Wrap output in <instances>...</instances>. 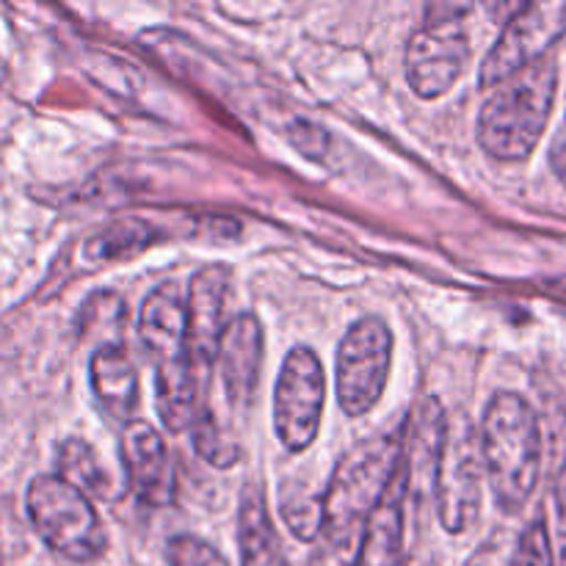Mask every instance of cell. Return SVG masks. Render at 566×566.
I'll use <instances>...</instances> for the list:
<instances>
[{
  "mask_svg": "<svg viewBox=\"0 0 566 566\" xmlns=\"http://www.w3.org/2000/svg\"><path fill=\"white\" fill-rule=\"evenodd\" d=\"M446 409L437 398H426L412 412V420L403 429L401 470L407 481V503L423 509L429 497H434V475L440 462L442 434H446Z\"/></svg>",
  "mask_w": 566,
  "mask_h": 566,
  "instance_id": "obj_11",
  "label": "cell"
},
{
  "mask_svg": "<svg viewBox=\"0 0 566 566\" xmlns=\"http://www.w3.org/2000/svg\"><path fill=\"white\" fill-rule=\"evenodd\" d=\"M392 365V332L376 315L348 326L337 348V401L348 418H363L385 396Z\"/></svg>",
  "mask_w": 566,
  "mask_h": 566,
  "instance_id": "obj_6",
  "label": "cell"
},
{
  "mask_svg": "<svg viewBox=\"0 0 566 566\" xmlns=\"http://www.w3.org/2000/svg\"><path fill=\"white\" fill-rule=\"evenodd\" d=\"M88 379L103 412L116 423L127 426L136 420L138 409V370L133 365L125 343L99 346L88 363Z\"/></svg>",
  "mask_w": 566,
  "mask_h": 566,
  "instance_id": "obj_15",
  "label": "cell"
},
{
  "mask_svg": "<svg viewBox=\"0 0 566 566\" xmlns=\"http://www.w3.org/2000/svg\"><path fill=\"white\" fill-rule=\"evenodd\" d=\"M191 437H193V451H197L205 462L213 464V468L227 470L238 462V457H241V446H238L235 437L219 423L213 409H210L197 426H193Z\"/></svg>",
  "mask_w": 566,
  "mask_h": 566,
  "instance_id": "obj_22",
  "label": "cell"
},
{
  "mask_svg": "<svg viewBox=\"0 0 566 566\" xmlns=\"http://www.w3.org/2000/svg\"><path fill=\"white\" fill-rule=\"evenodd\" d=\"M566 33V3H520L503 25L501 36L481 64V88H495L525 66L547 59L553 44Z\"/></svg>",
  "mask_w": 566,
  "mask_h": 566,
  "instance_id": "obj_8",
  "label": "cell"
},
{
  "mask_svg": "<svg viewBox=\"0 0 566 566\" xmlns=\"http://www.w3.org/2000/svg\"><path fill=\"white\" fill-rule=\"evenodd\" d=\"M208 390L210 370L197 368L188 354L171 363L155 365V409H158L160 423L171 434L191 431L210 412Z\"/></svg>",
  "mask_w": 566,
  "mask_h": 566,
  "instance_id": "obj_13",
  "label": "cell"
},
{
  "mask_svg": "<svg viewBox=\"0 0 566 566\" xmlns=\"http://www.w3.org/2000/svg\"><path fill=\"white\" fill-rule=\"evenodd\" d=\"M0 566H3V558H0Z\"/></svg>",
  "mask_w": 566,
  "mask_h": 566,
  "instance_id": "obj_28",
  "label": "cell"
},
{
  "mask_svg": "<svg viewBox=\"0 0 566 566\" xmlns=\"http://www.w3.org/2000/svg\"><path fill=\"white\" fill-rule=\"evenodd\" d=\"M484 481L479 431L464 415L448 418L434 475V503L448 534H464L479 520Z\"/></svg>",
  "mask_w": 566,
  "mask_h": 566,
  "instance_id": "obj_5",
  "label": "cell"
},
{
  "mask_svg": "<svg viewBox=\"0 0 566 566\" xmlns=\"http://www.w3.org/2000/svg\"><path fill=\"white\" fill-rule=\"evenodd\" d=\"M122 321H125V302L116 293H94L81 307V335L97 337V348L114 346L122 343Z\"/></svg>",
  "mask_w": 566,
  "mask_h": 566,
  "instance_id": "obj_21",
  "label": "cell"
},
{
  "mask_svg": "<svg viewBox=\"0 0 566 566\" xmlns=\"http://www.w3.org/2000/svg\"><path fill=\"white\" fill-rule=\"evenodd\" d=\"M553 551V566H566V470L556 481V547Z\"/></svg>",
  "mask_w": 566,
  "mask_h": 566,
  "instance_id": "obj_26",
  "label": "cell"
},
{
  "mask_svg": "<svg viewBox=\"0 0 566 566\" xmlns=\"http://www.w3.org/2000/svg\"><path fill=\"white\" fill-rule=\"evenodd\" d=\"M396 566H426V564L420 562V558H409V556H403L401 562H398Z\"/></svg>",
  "mask_w": 566,
  "mask_h": 566,
  "instance_id": "obj_27",
  "label": "cell"
},
{
  "mask_svg": "<svg viewBox=\"0 0 566 566\" xmlns=\"http://www.w3.org/2000/svg\"><path fill=\"white\" fill-rule=\"evenodd\" d=\"M169 566H230V562L199 536L180 534L169 542Z\"/></svg>",
  "mask_w": 566,
  "mask_h": 566,
  "instance_id": "obj_24",
  "label": "cell"
},
{
  "mask_svg": "<svg viewBox=\"0 0 566 566\" xmlns=\"http://www.w3.org/2000/svg\"><path fill=\"white\" fill-rule=\"evenodd\" d=\"M125 486L153 509H166L177 495L175 459L169 457L164 437L147 420H133L125 426L119 442Z\"/></svg>",
  "mask_w": 566,
  "mask_h": 566,
  "instance_id": "obj_9",
  "label": "cell"
},
{
  "mask_svg": "<svg viewBox=\"0 0 566 566\" xmlns=\"http://www.w3.org/2000/svg\"><path fill=\"white\" fill-rule=\"evenodd\" d=\"M551 536L545 520H536L523 534V566H553Z\"/></svg>",
  "mask_w": 566,
  "mask_h": 566,
  "instance_id": "obj_25",
  "label": "cell"
},
{
  "mask_svg": "<svg viewBox=\"0 0 566 566\" xmlns=\"http://www.w3.org/2000/svg\"><path fill=\"white\" fill-rule=\"evenodd\" d=\"M155 241V230L142 219H127L116 221V224L105 227L103 232H97L94 238H88L86 247H83V258L88 263H108V260H122L133 258L142 249H147Z\"/></svg>",
  "mask_w": 566,
  "mask_h": 566,
  "instance_id": "obj_20",
  "label": "cell"
},
{
  "mask_svg": "<svg viewBox=\"0 0 566 566\" xmlns=\"http://www.w3.org/2000/svg\"><path fill=\"white\" fill-rule=\"evenodd\" d=\"M470 11V3H434L426 9L423 28L409 36L403 53V72L418 97H442L462 77L470 61V36L464 28Z\"/></svg>",
  "mask_w": 566,
  "mask_h": 566,
  "instance_id": "obj_4",
  "label": "cell"
},
{
  "mask_svg": "<svg viewBox=\"0 0 566 566\" xmlns=\"http://www.w3.org/2000/svg\"><path fill=\"white\" fill-rule=\"evenodd\" d=\"M403 514H407V481H403L401 459H398L396 475L365 528L357 566H396L401 562Z\"/></svg>",
  "mask_w": 566,
  "mask_h": 566,
  "instance_id": "obj_16",
  "label": "cell"
},
{
  "mask_svg": "<svg viewBox=\"0 0 566 566\" xmlns=\"http://www.w3.org/2000/svg\"><path fill=\"white\" fill-rule=\"evenodd\" d=\"M484 479L497 509L517 514L534 495L542 473V431L534 407L517 392H497L479 429Z\"/></svg>",
  "mask_w": 566,
  "mask_h": 566,
  "instance_id": "obj_1",
  "label": "cell"
},
{
  "mask_svg": "<svg viewBox=\"0 0 566 566\" xmlns=\"http://www.w3.org/2000/svg\"><path fill=\"white\" fill-rule=\"evenodd\" d=\"M280 512L296 539L315 542L324 525V492H315L307 481H285L280 490Z\"/></svg>",
  "mask_w": 566,
  "mask_h": 566,
  "instance_id": "obj_19",
  "label": "cell"
},
{
  "mask_svg": "<svg viewBox=\"0 0 566 566\" xmlns=\"http://www.w3.org/2000/svg\"><path fill=\"white\" fill-rule=\"evenodd\" d=\"M232 274L227 265H205L191 280L188 307V340L186 352L197 368H216L221 332L227 326V298H230Z\"/></svg>",
  "mask_w": 566,
  "mask_h": 566,
  "instance_id": "obj_10",
  "label": "cell"
},
{
  "mask_svg": "<svg viewBox=\"0 0 566 566\" xmlns=\"http://www.w3.org/2000/svg\"><path fill=\"white\" fill-rule=\"evenodd\" d=\"M464 566H523V534L512 528H495Z\"/></svg>",
  "mask_w": 566,
  "mask_h": 566,
  "instance_id": "obj_23",
  "label": "cell"
},
{
  "mask_svg": "<svg viewBox=\"0 0 566 566\" xmlns=\"http://www.w3.org/2000/svg\"><path fill=\"white\" fill-rule=\"evenodd\" d=\"M556 86L558 70L553 59L536 61L495 86L479 114L481 149L503 164L528 158L551 122Z\"/></svg>",
  "mask_w": 566,
  "mask_h": 566,
  "instance_id": "obj_2",
  "label": "cell"
},
{
  "mask_svg": "<svg viewBox=\"0 0 566 566\" xmlns=\"http://www.w3.org/2000/svg\"><path fill=\"white\" fill-rule=\"evenodd\" d=\"M138 337L155 365L186 357L188 307L175 285H160L149 293L138 315Z\"/></svg>",
  "mask_w": 566,
  "mask_h": 566,
  "instance_id": "obj_14",
  "label": "cell"
},
{
  "mask_svg": "<svg viewBox=\"0 0 566 566\" xmlns=\"http://www.w3.org/2000/svg\"><path fill=\"white\" fill-rule=\"evenodd\" d=\"M55 459H59V479H64L66 484L83 492L88 501L92 497H97V501H116L122 495V486L116 484L111 470L105 468L103 459L97 457V451L86 440H75V437L64 440L59 446Z\"/></svg>",
  "mask_w": 566,
  "mask_h": 566,
  "instance_id": "obj_18",
  "label": "cell"
},
{
  "mask_svg": "<svg viewBox=\"0 0 566 566\" xmlns=\"http://www.w3.org/2000/svg\"><path fill=\"white\" fill-rule=\"evenodd\" d=\"M238 551H241V566H291L265 506L263 484L254 481L247 484L238 506Z\"/></svg>",
  "mask_w": 566,
  "mask_h": 566,
  "instance_id": "obj_17",
  "label": "cell"
},
{
  "mask_svg": "<svg viewBox=\"0 0 566 566\" xmlns=\"http://www.w3.org/2000/svg\"><path fill=\"white\" fill-rule=\"evenodd\" d=\"M25 506L39 539L66 562H97L108 547L97 509L59 475H36L28 486Z\"/></svg>",
  "mask_w": 566,
  "mask_h": 566,
  "instance_id": "obj_3",
  "label": "cell"
},
{
  "mask_svg": "<svg viewBox=\"0 0 566 566\" xmlns=\"http://www.w3.org/2000/svg\"><path fill=\"white\" fill-rule=\"evenodd\" d=\"M221 385L232 409H247L258 390L260 365H263V326L252 313L227 321L216 352Z\"/></svg>",
  "mask_w": 566,
  "mask_h": 566,
  "instance_id": "obj_12",
  "label": "cell"
},
{
  "mask_svg": "<svg viewBox=\"0 0 566 566\" xmlns=\"http://www.w3.org/2000/svg\"><path fill=\"white\" fill-rule=\"evenodd\" d=\"M326 401V376L313 348H293L280 368L274 387V431L291 453L307 451L321 429Z\"/></svg>",
  "mask_w": 566,
  "mask_h": 566,
  "instance_id": "obj_7",
  "label": "cell"
}]
</instances>
